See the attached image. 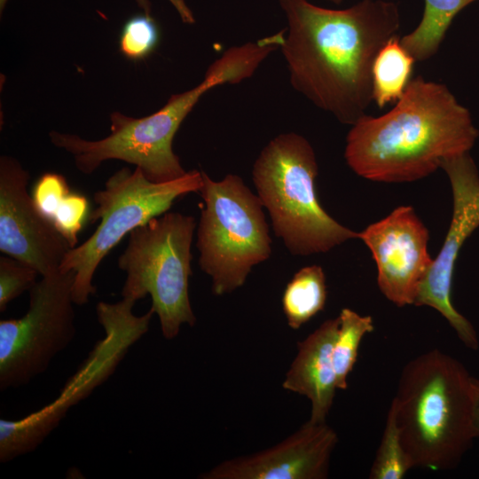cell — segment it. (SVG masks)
<instances>
[{"label": "cell", "mask_w": 479, "mask_h": 479, "mask_svg": "<svg viewBox=\"0 0 479 479\" xmlns=\"http://www.w3.org/2000/svg\"><path fill=\"white\" fill-rule=\"evenodd\" d=\"M202 185L201 171H187L183 177L165 183L149 181L140 169L122 168L106 182L105 188L94 193L97 205L88 220L100 223L95 232L80 246L71 248L59 271L75 273L73 299L82 306L96 293L92 279L101 261L136 228L166 213L179 197L199 192Z\"/></svg>", "instance_id": "8"}, {"label": "cell", "mask_w": 479, "mask_h": 479, "mask_svg": "<svg viewBox=\"0 0 479 479\" xmlns=\"http://www.w3.org/2000/svg\"><path fill=\"white\" fill-rule=\"evenodd\" d=\"M74 271L42 276L24 316L0 321V389L27 385L47 371L76 334Z\"/></svg>", "instance_id": "10"}, {"label": "cell", "mask_w": 479, "mask_h": 479, "mask_svg": "<svg viewBox=\"0 0 479 479\" xmlns=\"http://www.w3.org/2000/svg\"><path fill=\"white\" fill-rule=\"evenodd\" d=\"M327 1L332 2V3L335 4H341L343 0H327Z\"/></svg>", "instance_id": "27"}, {"label": "cell", "mask_w": 479, "mask_h": 479, "mask_svg": "<svg viewBox=\"0 0 479 479\" xmlns=\"http://www.w3.org/2000/svg\"><path fill=\"white\" fill-rule=\"evenodd\" d=\"M476 0H424L420 21L410 33L400 38L402 45L416 61L432 58L455 17Z\"/></svg>", "instance_id": "17"}, {"label": "cell", "mask_w": 479, "mask_h": 479, "mask_svg": "<svg viewBox=\"0 0 479 479\" xmlns=\"http://www.w3.org/2000/svg\"><path fill=\"white\" fill-rule=\"evenodd\" d=\"M31 196L38 210L71 247H75L90 215L87 198L72 192L63 175L55 172L43 174L35 183Z\"/></svg>", "instance_id": "16"}, {"label": "cell", "mask_w": 479, "mask_h": 479, "mask_svg": "<svg viewBox=\"0 0 479 479\" xmlns=\"http://www.w3.org/2000/svg\"><path fill=\"white\" fill-rule=\"evenodd\" d=\"M377 267L383 295L399 307L413 305L433 263L428 231L411 206H400L358 232Z\"/></svg>", "instance_id": "13"}, {"label": "cell", "mask_w": 479, "mask_h": 479, "mask_svg": "<svg viewBox=\"0 0 479 479\" xmlns=\"http://www.w3.org/2000/svg\"><path fill=\"white\" fill-rule=\"evenodd\" d=\"M204 201L197 229L199 264L223 295L244 285L255 265L271 254V239L258 196L234 174L215 181L204 171Z\"/></svg>", "instance_id": "7"}, {"label": "cell", "mask_w": 479, "mask_h": 479, "mask_svg": "<svg viewBox=\"0 0 479 479\" xmlns=\"http://www.w3.org/2000/svg\"><path fill=\"white\" fill-rule=\"evenodd\" d=\"M28 172L14 158H0V251L35 269L56 272L72 248L38 210L27 186Z\"/></svg>", "instance_id": "12"}, {"label": "cell", "mask_w": 479, "mask_h": 479, "mask_svg": "<svg viewBox=\"0 0 479 479\" xmlns=\"http://www.w3.org/2000/svg\"><path fill=\"white\" fill-rule=\"evenodd\" d=\"M38 275V271L29 264L9 255H2L0 257V311H5L11 301L25 291H29L36 283Z\"/></svg>", "instance_id": "23"}, {"label": "cell", "mask_w": 479, "mask_h": 479, "mask_svg": "<svg viewBox=\"0 0 479 479\" xmlns=\"http://www.w3.org/2000/svg\"><path fill=\"white\" fill-rule=\"evenodd\" d=\"M195 227L193 216L166 212L133 230L118 258L127 275L122 296L137 302L150 295L167 340L177 337L182 325L196 323L189 298Z\"/></svg>", "instance_id": "6"}, {"label": "cell", "mask_w": 479, "mask_h": 479, "mask_svg": "<svg viewBox=\"0 0 479 479\" xmlns=\"http://www.w3.org/2000/svg\"><path fill=\"white\" fill-rule=\"evenodd\" d=\"M412 468V462L402 443L396 411L391 404L369 478L402 479Z\"/></svg>", "instance_id": "21"}, {"label": "cell", "mask_w": 479, "mask_h": 479, "mask_svg": "<svg viewBox=\"0 0 479 479\" xmlns=\"http://www.w3.org/2000/svg\"><path fill=\"white\" fill-rule=\"evenodd\" d=\"M255 63L242 46L225 51L207 69L203 80L194 88L172 95L153 114L134 118L120 112L110 115V134L98 140H87L77 135L52 130L51 142L69 153L77 169L93 173L107 160L134 164L153 183H165L183 177L184 169L174 153V137L185 118L201 96L224 83H238L253 75Z\"/></svg>", "instance_id": "4"}, {"label": "cell", "mask_w": 479, "mask_h": 479, "mask_svg": "<svg viewBox=\"0 0 479 479\" xmlns=\"http://www.w3.org/2000/svg\"><path fill=\"white\" fill-rule=\"evenodd\" d=\"M338 436L326 422L306 421L261 452L219 463L203 479H326Z\"/></svg>", "instance_id": "14"}, {"label": "cell", "mask_w": 479, "mask_h": 479, "mask_svg": "<svg viewBox=\"0 0 479 479\" xmlns=\"http://www.w3.org/2000/svg\"><path fill=\"white\" fill-rule=\"evenodd\" d=\"M160 41L157 23L150 14H137L130 18L120 35V51L129 59H146L156 49Z\"/></svg>", "instance_id": "22"}, {"label": "cell", "mask_w": 479, "mask_h": 479, "mask_svg": "<svg viewBox=\"0 0 479 479\" xmlns=\"http://www.w3.org/2000/svg\"><path fill=\"white\" fill-rule=\"evenodd\" d=\"M338 326V317L329 318L297 343V354L282 383L283 389L310 400L312 422L326 421L338 389L333 363Z\"/></svg>", "instance_id": "15"}, {"label": "cell", "mask_w": 479, "mask_h": 479, "mask_svg": "<svg viewBox=\"0 0 479 479\" xmlns=\"http://www.w3.org/2000/svg\"><path fill=\"white\" fill-rule=\"evenodd\" d=\"M287 27L281 49L293 88L343 124L366 114L374 59L398 35L401 15L390 0H360L330 9L308 0H279Z\"/></svg>", "instance_id": "1"}, {"label": "cell", "mask_w": 479, "mask_h": 479, "mask_svg": "<svg viewBox=\"0 0 479 479\" xmlns=\"http://www.w3.org/2000/svg\"><path fill=\"white\" fill-rule=\"evenodd\" d=\"M339 318V326L333 347V363L337 389L348 388L347 379L352 371L358 354L359 345L367 334L374 330L373 318L344 308Z\"/></svg>", "instance_id": "20"}, {"label": "cell", "mask_w": 479, "mask_h": 479, "mask_svg": "<svg viewBox=\"0 0 479 479\" xmlns=\"http://www.w3.org/2000/svg\"><path fill=\"white\" fill-rule=\"evenodd\" d=\"M6 2H7V0H0V10H1V12H3V10H4V8L5 4H6Z\"/></svg>", "instance_id": "26"}, {"label": "cell", "mask_w": 479, "mask_h": 479, "mask_svg": "<svg viewBox=\"0 0 479 479\" xmlns=\"http://www.w3.org/2000/svg\"><path fill=\"white\" fill-rule=\"evenodd\" d=\"M137 5L144 11L145 13L151 15L152 5L149 0H136Z\"/></svg>", "instance_id": "25"}, {"label": "cell", "mask_w": 479, "mask_h": 479, "mask_svg": "<svg viewBox=\"0 0 479 479\" xmlns=\"http://www.w3.org/2000/svg\"><path fill=\"white\" fill-rule=\"evenodd\" d=\"M449 177L452 192V215L443 246L433 259L413 305L438 311L467 348H479L472 323L453 306L452 279L458 255L465 241L479 227V172L469 153L444 160L441 164Z\"/></svg>", "instance_id": "11"}, {"label": "cell", "mask_w": 479, "mask_h": 479, "mask_svg": "<svg viewBox=\"0 0 479 479\" xmlns=\"http://www.w3.org/2000/svg\"><path fill=\"white\" fill-rule=\"evenodd\" d=\"M415 61L398 35L380 50L372 69L373 101L379 108L395 104L403 96L412 81Z\"/></svg>", "instance_id": "18"}, {"label": "cell", "mask_w": 479, "mask_h": 479, "mask_svg": "<svg viewBox=\"0 0 479 479\" xmlns=\"http://www.w3.org/2000/svg\"><path fill=\"white\" fill-rule=\"evenodd\" d=\"M344 158L359 177L384 183L423 178L451 157L469 153L479 130L448 87L421 75L380 116L351 125Z\"/></svg>", "instance_id": "2"}, {"label": "cell", "mask_w": 479, "mask_h": 479, "mask_svg": "<svg viewBox=\"0 0 479 479\" xmlns=\"http://www.w3.org/2000/svg\"><path fill=\"white\" fill-rule=\"evenodd\" d=\"M471 381L460 361L437 349L404 366L391 404L412 467L454 469L471 448Z\"/></svg>", "instance_id": "3"}, {"label": "cell", "mask_w": 479, "mask_h": 479, "mask_svg": "<svg viewBox=\"0 0 479 479\" xmlns=\"http://www.w3.org/2000/svg\"><path fill=\"white\" fill-rule=\"evenodd\" d=\"M135 303L134 300L122 297L114 303L97 304L96 314L105 336L94 345L53 402L23 418L0 420L1 463L34 452L72 406L85 399L114 373L129 349L147 333L154 314L150 308L145 314L135 315Z\"/></svg>", "instance_id": "9"}, {"label": "cell", "mask_w": 479, "mask_h": 479, "mask_svg": "<svg viewBox=\"0 0 479 479\" xmlns=\"http://www.w3.org/2000/svg\"><path fill=\"white\" fill-rule=\"evenodd\" d=\"M318 162L310 143L295 132L272 138L254 162L252 179L272 228L294 255L326 253L354 232L321 206L315 187Z\"/></svg>", "instance_id": "5"}, {"label": "cell", "mask_w": 479, "mask_h": 479, "mask_svg": "<svg viewBox=\"0 0 479 479\" xmlns=\"http://www.w3.org/2000/svg\"><path fill=\"white\" fill-rule=\"evenodd\" d=\"M472 424L475 437H479V379L472 376Z\"/></svg>", "instance_id": "24"}, {"label": "cell", "mask_w": 479, "mask_h": 479, "mask_svg": "<svg viewBox=\"0 0 479 479\" xmlns=\"http://www.w3.org/2000/svg\"><path fill=\"white\" fill-rule=\"evenodd\" d=\"M326 295V275L321 266H305L294 273L282 296V309L289 327L299 329L321 311Z\"/></svg>", "instance_id": "19"}]
</instances>
